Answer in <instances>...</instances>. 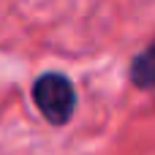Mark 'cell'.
Returning <instances> with one entry per match:
<instances>
[{"instance_id": "1", "label": "cell", "mask_w": 155, "mask_h": 155, "mask_svg": "<svg viewBox=\"0 0 155 155\" xmlns=\"http://www.w3.org/2000/svg\"><path fill=\"white\" fill-rule=\"evenodd\" d=\"M33 101L49 125H65L76 112V90L68 76L49 71L33 82Z\"/></svg>"}, {"instance_id": "2", "label": "cell", "mask_w": 155, "mask_h": 155, "mask_svg": "<svg viewBox=\"0 0 155 155\" xmlns=\"http://www.w3.org/2000/svg\"><path fill=\"white\" fill-rule=\"evenodd\" d=\"M131 82L139 90H153L155 93V41L134 57L131 63Z\"/></svg>"}]
</instances>
